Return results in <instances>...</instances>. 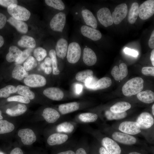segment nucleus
<instances>
[{
    "label": "nucleus",
    "mask_w": 154,
    "mask_h": 154,
    "mask_svg": "<svg viewBox=\"0 0 154 154\" xmlns=\"http://www.w3.org/2000/svg\"><path fill=\"white\" fill-rule=\"evenodd\" d=\"M143 80L140 77H136L129 80L122 87L123 94L127 97L137 94L143 90Z\"/></svg>",
    "instance_id": "1"
},
{
    "label": "nucleus",
    "mask_w": 154,
    "mask_h": 154,
    "mask_svg": "<svg viewBox=\"0 0 154 154\" xmlns=\"http://www.w3.org/2000/svg\"><path fill=\"white\" fill-rule=\"evenodd\" d=\"M7 11L12 17L23 21L29 19L31 15L26 8L16 4L10 5L7 8Z\"/></svg>",
    "instance_id": "2"
},
{
    "label": "nucleus",
    "mask_w": 154,
    "mask_h": 154,
    "mask_svg": "<svg viewBox=\"0 0 154 154\" xmlns=\"http://www.w3.org/2000/svg\"><path fill=\"white\" fill-rule=\"evenodd\" d=\"M81 52V47L78 43L76 42L70 43L68 46L66 54L68 62L71 64L77 62L80 57Z\"/></svg>",
    "instance_id": "3"
},
{
    "label": "nucleus",
    "mask_w": 154,
    "mask_h": 154,
    "mask_svg": "<svg viewBox=\"0 0 154 154\" xmlns=\"http://www.w3.org/2000/svg\"><path fill=\"white\" fill-rule=\"evenodd\" d=\"M154 14V0L146 1L139 7L138 15L141 19H147L151 17Z\"/></svg>",
    "instance_id": "4"
},
{
    "label": "nucleus",
    "mask_w": 154,
    "mask_h": 154,
    "mask_svg": "<svg viewBox=\"0 0 154 154\" xmlns=\"http://www.w3.org/2000/svg\"><path fill=\"white\" fill-rule=\"evenodd\" d=\"M66 23L65 14L60 12L56 14L51 20L50 25L51 29L57 32H62Z\"/></svg>",
    "instance_id": "5"
},
{
    "label": "nucleus",
    "mask_w": 154,
    "mask_h": 154,
    "mask_svg": "<svg viewBox=\"0 0 154 154\" xmlns=\"http://www.w3.org/2000/svg\"><path fill=\"white\" fill-rule=\"evenodd\" d=\"M139 124L134 121H126L119 125V130L123 133L131 135L137 134L141 132Z\"/></svg>",
    "instance_id": "6"
},
{
    "label": "nucleus",
    "mask_w": 154,
    "mask_h": 154,
    "mask_svg": "<svg viewBox=\"0 0 154 154\" xmlns=\"http://www.w3.org/2000/svg\"><path fill=\"white\" fill-rule=\"evenodd\" d=\"M24 83L31 87H39L44 86L46 83L45 78L43 76L36 74L29 75L24 80Z\"/></svg>",
    "instance_id": "7"
},
{
    "label": "nucleus",
    "mask_w": 154,
    "mask_h": 154,
    "mask_svg": "<svg viewBox=\"0 0 154 154\" xmlns=\"http://www.w3.org/2000/svg\"><path fill=\"white\" fill-rule=\"evenodd\" d=\"M98 21L105 27L112 25L113 23L112 15L109 9L106 7L100 9L97 13Z\"/></svg>",
    "instance_id": "8"
},
{
    "label": "nucleus",
    "mask_w": 154,
    "mask_h": 154,
    "mask_svg": "<svg viewBox=\"0 0 154 154\" xmlns=\"http://www.w3.org/2000/svg\"><path fill=\"white\" fill-rule=\"evenodd\" d=\"M127 12V7L125 3H122L117 6L112 15L114 23L116 25L119 24L125 17Z\"/></svg>",
    "instance_id": "9"
},
{
    "label": "nucleus",
    "mask_w": 154,
    "mask_h": 154,
    "mask_svg": "<svg viewBox=\"0 0 154 154\" xmlns=\"http://www.w3.org/2000/svg\"><path fill=\"white\" fill-rule=\"evenodd\" d=\"M102 144L110 154H121V147L112 139L107 137H104L102 140Z\"/></svg>",
    "instance_id": "10"
},
{
    "label": "nucleus",
    "mask_w": 154,
    "mask_h": 154,
    "mask_svg": "<svg viewBox=\"0 0 154 154\" xmlns=\"http://www.w3.org/2000/svg\"><path fill=\"white\" fill-rule=\"evenodd\" d=\"M18 135L21 138L23 143L25 145H30L36 140V137L34 131L29 128L19 130Z\"/></svg>",
    "instance_id": "11"
},
{
    "label": "nucleus",
    "mask_w": 154,
    "mask_h": 154,
    "mask_svg": "<svg viewBox=\"0 0 154 154\" xmlns=\"http://www.w3.org/2000/svg\"><path fill=\"white\" fill-rule=\"evenodd\" d=\"M136 122L139 124L141 129H146L150 128L153 125L154 119L150 114L145 112L139 115Z\"/></svg>",
    "instance_id": "12"
},
{
    "label": "nucleus",
    "mask_w": 154,
    "mask_h": 154,
    "mask_svg": "<svg viewBox=\"0 0 154 154\" xmlns=\"http://www.w3.org/2000/svg\"><path fill=\"white\" fill-rule=\"evenodd\" d=\"M112 136L115 141L125 145H133L137 142L135 137L123 133L115 132L113 133Z\"/></svg>",
    "instance_id": "13"
},
{
    "label": "nucleus",
    "mask_w": 154,
    "mask_h": 154,
    "mask_svg": "<svg viewBox=\"0 0 154 154\" xmlns=\"http://www.w3.org/2000/svg\"><path fill=\"white\" fill-rule=\"evenodd\" d=\"M80 31L84 36L94 41L98 40L102 37V34L100 31L87 26H82Z\"/></svg>",
    "instance_id": "14"
},
{
    "label": "nucleus",
    "mask_w": 154,
    "mask_h": 154,
    "mask_svg": "<svg viewBox=\"0 0 154 154\" xmlns=\"http://www.w3.org/2000/svg\"><path fill=\"white\" fill-rule=\"evenodd\" d=\"M111 74L115 80L117 81L122 80L128 74L127 66L124 63H121L119 67L115 66L112 69Z\"/></svg>",
    "instance_id": "15"
},
{
    "label": "nucleus",
    "mask_w": 154,
    "mask_h": 154,
    "mask_svg": "<svg viewBox=\"0 0 154 154\" xmlns=\"http://www.w3.org/2000/svg\"><path fill=\"white\" fill-rule=\"evenodd\" d=\"M43 94L49 98L54 100L59 101L63 98L64 94L60 88L55 87H51L45 89Z\"/></svg>",
    "instance_id": "16"
},
{
    "label": "nucleus",
    "mask_w": 154,
    "mask_h": 154,
    "mask_svg": "<svg viewBox=\"0 0 154 154\" xmlns=\"http://www.w3.org/2000/svg\"><path fill=\"white\" fill-rule=\"evenodd\" d=\"M22 53L23 51L16 46H11L9 47V52L6 56V60L9 62H17L20 59Z\"/></svg>",
    "instance_id": "17"
},
{
    "label": "nucleus",
    "mask_w": 154,
    "mask_h": 154,
    "mask_svg": "<svg viewBox=\"0 0 154 154\" xmlns=\"http://www.w3.org/2000/svg\"><path fill=\"white\" fill-rule=\"evenodd\" d=\"M42 115L44 119L50 123L55 122L60 116L59 113L57 110L50 108H45L43 111Z\"/></svg>",
    "instance_id": "18"
},
{
    "label": "nucleus",
    "mask_w": 154,
    "mask_h": 154,
    "mask_svg": "<svg viewBox=\"0 0 154 154\" xmlns=\"http://www.w3.org/2000/svg\"><path fill=\"white\" fill-rule=\"evenodd\" d=\"M83 60L87 65L92 66L96 63L97 57L94 52L91 49L85 47L83 50Z\"/></svg>",
    "instance_id": "19"
},
{
    "label": "nucleus",
    "mask_w": 154,
    "mask_h": 154,
    "mask_svg": "<svg viewBox=\"0 0 154 154\" xmlns=\"http://www.w3.org/2000/svg\"><path fill=\"white\" fill-rule=\"evenodd\" d=\"M68 136L66 134L59 133L53 134L47 139L48 144L51 146L62 144L68 139Z\"/></svg>",
    "instance_id": "20"
},
{
    "label": "nucleus",
    "mask_w": 154,
    "mask_h": 154,
    "mask_svg": "<svg viewBox=\"0 0 154 154\" xmlns=\"http://www.w3.org/2000/svg\"><path fill=\"white\" fill-rule=\"evenodd\" d=\"M68 48L67 40L63 38L59 39L56 46V54L58 57L63 59L66 56Z\"/></svg>",
    "instance_id": "21"
},
{
    "label": "nucleus",
    "mask_w": 154,
    "mask_h": 154,
    "mask_svg": "<svg viewBox=\"0 0 154 154\" xmlns=\"http://www.w3.org/2000/svg\"><path fill=\"white\" fill-rule=\"evenodd\" d=\"M81 13L84 20L87 25L95 29L97 28V20L91 11L87 9H84L82 11Z\"/></svg>",
    "instance_id": "22"
},
{
    "label": "nucleus",
    "mask_w": 154,
    "mask_h": 154,
    "mask_svg": "<svg viewBox=\"0 0 154 154\" xmlns=\"http://www.w3.org/2000/svg\"><path fill=\"white\" fill-rule=\"evenodd\" d=\"M7 21L14 27L19 32L23 34H25L27 33L28 26L27 23L23 21L11 17L7 20Z\"/></svg>",
    "instance_id": "23"
},
{
    "label": "nucleus",
    "mask_w": 154,
    "mask_h": 154,
    "mask_svg": "<svg viewBox=\"0 0 154 154\" xmlns=\"http://www.w3.org/2000/svg\"><path fill=\"white\" fill-rule=\"evenodd\" d=\"M79 106L78 103L71 102L60 104L58 106V110L62 114H66L78 110Z\"/></svg>",
    "instance_id": "24"
},
{
    "label": "nucleus",
    "mask_w": 154,
    "mask_h": 154,
    "mask_svg": "<svg viewBox=\"0 0 154 154\" xmlns=\"http://www.w3.org/2000/svg\"><path fill=\"white\" fill-rule=\"evenodd\" d=\"M138 99L147 104H150L154 101V93L151 90H147L141 91L137 94Z\"/></svg>",
    "instance_id": "25"
},
{
    "label": "nucleus",
    "mask_w": 154,
    "mask_h": 154,
    "mask_svg": "<svg viewBox=\"0 0 154 154\" xmlns=\"http://www.w3.org/2000/svg\"><path fill=\"white\" fill-rule=\"evenodd\" d=\"M17 44L22 47L33 48L35 46L36 42L33 37L25 35L22 36L18 41Z\"/></svg>",
    "instance_id": "26"
},
{
    "label": "nucleus",
    "mask_w": 154,
    "mask_h": 154,
    "mask_svg": "<svg viewBox=\"0 0 154 154\" xmlns=\"http://www.w3.org/2000/svg\"><path fill=\"white\" fill-rule=\"evenodd\" d=\"M27 109V108L25 105L19 104L13 107L7 109L6 110V113L10 116H16L24 114Z\"/></svg>",
    "instance_id": "27"
},
{
    "label": "nucleus",
    "mask_w": 154,
    "mask_h": 154,
    "mask_svg": "<svg viewBox=\"0 0 154 154\" xmlns=\"http://www.w3.org/2000/svg\"><path fill=\"white\" fill-rule=\"evenodd\" d=\"M28 73L22 66L17 65L14 68L12 73V77L16 80H21L28 75Z\"/></svg>",
    "instance_id": "28"
},
{
    "label": "nucleus",
    "mask_w": 154,
    "mask_h": 154,
    "mask_svg": "<svg viewBox=\"0 0 154 154\" xmlns=\"http://www.w3.org/2000/svg\"><path fill=\"white\" fill-rule=\"evenodd\" d=\"M131 107L130 103L125 102L116 103L110 108V111L114 113H120L125 112Z\"/></svg>",
    "instance_id": "29"
},
{
    "label": "nucleus",
    "mask_w": 154,
    "mask_h": 154,
    "mask_svg": "<svg viewBox=\"0 0 154 154\" xmlns=\"http://www.w3.org/2000/svg\"><path fill=\"white\" fill-rule=\"evenodd\" d=\"M111 79L108 77H104L98 80L92 90H96L107 88L112 84Z\"/></svg>",
    "instance_id": "30"
},
{
    "label": "nucleus",
    "mask_w": 154,
    "mask_h": 154,
    "mask_svg": "<svg viewBox=\"0 0 154 154\" xmlns=\"http://www.w3.org/2000/svg\"><path fill=\"white\" fill-rule=\"evenodd\" d=\"M139 5L137 2L132 3L128 14V20L131 24H133L136 21L138 15Z\"/></svg>",
    "instance_id": "31"
},
{
    "label": "nucleus",
    "mask_w": 154,
    "mask_h": 154,
    "mask_svg": "<svg viewBox=\"0 0 154 154\" xmlns=\"http://www.w3.org/2000/svg\"><path fill=\"white\" fill-rule=\"evenodd\" d=\"M16 89L19 94L27 97L30 100L33 99L35 97V94L30 90L28 86L19 85L17 87Z\"/></svg>",
    "instance_id": "32"
},
{
    "label": "nucleus",
    "mask_w": 154,
    "mask_h": 154,
    "mask_svg": "<svg viewBox=\"0 0 154 154\" xmlns=\"http://www.w3.org/2000/svg\"><path fill=\"white\" fill-rule=\"evenodd\" d=\"M93 72L90 69H87L78 72L75 76L76 79L78 81L84 83L87 79L93 76Z\"/></svg>",
    "instance_id": "33"
},
{
    "label": "nucleus",
    "mask_w": 154,
    "mask_h": 154,
    "mask_svg": "<svg viewBox=\"0 0 154 154\" xmlns=\"http://www.w3.org/2000/svg\"><path fill=\"white\" fill-rule=\"evenodd\" d=\"M98 118V116L96 114L90 112L82 113L78 116L79 120L84 123L94 122L97 120Z\"/></svg>",
    "instance_id": "34"
},
{
    "label": "nucleus",
    "mask_w": 154,
    "mask_h": 154,
    "mask_svg": "<svg viewBox=\"0 0 154 154\" xmlns=\"http://www.w3.org/2000/svg\"><path fill=\"white\" fill-rule=\"evenodd\" d=\"M15 128L14 125L6 120H0V134L8 133Z\"/></svg>",
    "instance_id": "35"
},
{
    "label": "nucleus",
    "mask_w": 154,
    "mask_h": 154,
    "mask_svg": "<svg viewBox=\"0 0 154 154\" xmlns=\"http://www.w3.org/2000/svg\"><path fill=\"white\" fill-rule=\"evenodd\" d=\"M74 129V127L72 124L66 121L58 125L56 127V130L59 132L69 133H71Z\"/></svg>",
    "instance_id": "36"
},
{
    "label": "nucleus",
    "mask_w": 154,
    "mask_h": 154,
    "mask_svg": "<svg viewBox=\"0 0 154 154\" xmlns=\"http://www.w3.org/2000/svg\"><path fill=\"white\" fill-rule=\"evenodd\" d=\"M49 53L52 62L53 74L55 75H58L60 72L58 67V62L56 51L54 49H51L50 50Z\"/></svg>",
    "instance_id": "37"
},
{
    "label": "nucleus",
    "mask_w": 154,
    "mask_h": 154,
    "mask_svg": "<svg viewBox=\"0 0 154 154\" xmlns=\"http://www.w3.org/2000/svg\"><path fill=\"white\" fill-rule=\"evenodd\" d=\"M17 92L16 88L11 85H7L0 89V98L8 97L11 94Z\"/></svg>",
    "instance_id": "38"
},
{
    "label": "nucleus",
    "mask_w": 154,
    "mask_h": 154,
    "mask_svg": "<svg viewBox=\"0 0 154 154\" xmlns=\"http://www.w3.org/2000/svg\"><path fill=\"white\" fill-rule=\"evenodd\" d=\"M107 119L109 120H117L123 119L127 115L126 112L120 113H114L110 110H107L105 112Z\"/></svg>",
    "instance_id": "39"
},
{
    "label": "nucleus",
    "mask_w": 154,
    "mask_h": 154,
    "mask_svg": "<svg viewBox=\"0 0 154 154\" xmlns=\"http://www.w3.org/2000/svg\"><path fill=\"white\" fill-rule=\"evenodd\" d=\"M44 1L48 5L59 10L64 9L65 5L61 0H45Z\"/></svg>",
    "instance_id": "40"
},
{
    "label": "nucleus",
    "mask_w": 154,
    "mask_h": 154,
    "mask_svg": "<svg viewBox=\"0 0 154 154\" xmlns=\"http://www.w3.org/2000/svg\"><path fill=\"white\" fill-rule=\"evenodd\" d=\"M37 65L36 60L33 56H30L23 63V67L27 71L32 70Z\"/></svg>",
    "instance_id": "41"
},
{
    "label": "nucleus",
    "mask_w": 154,
    "mask_h": 154,
    "mask_svg": "<svg viewBox=\"0 0 154 154\" xmlns=\"http://www.w3.org/2000/svg\"><path fill=\"white\" fill-rule=\"evenodd\" d=\"M33 54L36 60L39 61L43 60L46 56L47 52L45 49L38 47L34 50Z\"/></svg>",
    "instance_id": "42"
},
{
    "label": "nucleus",
    "mask_w": 154,
    "mask_h": 154,
    "mask_svg": "<svg viewBox=\"0 0 154 154\" xmlns=\"http://www.w3.org/2000/svg\"><path fill=\"white\" fill-rule=\"evenodd\" d=\"M8 102L15 101L25 104H29L30 102V100L28 98L21 95H16L8 98L7 99Z\"/></svg>",
    "instance_id": "43"
},
{
    "label": "nucleus",
    "mask_w": 154,
    "mask_h": 154,
    "mask_svg": "<svg viewBox=\"0 0 154 154\" xmlns=\"http://www.w3.org/2000/svg\"><path fill=\"white\" fill-rule=\"evenodd\" d=\"M33 48H28L23 51L21 56L18 62H16L17 65H19L23 63L30 56L33 51Z\"/></svg>",
    "instance_id": "44"
},
{
    "label": "nucleus",
    "mask_w": 154,
    "mask_h": 154,
    "mask_svg": "<svg viewBox=\"0 0 154 154\" xmlns=\"http://www.w3.org/2000/svg\"><path fill=\"white\" fill-rule=\"evenodd\" d=\"M98 80L94 76L89 78L87 79L85 82V86L88 88L92 90Z\"/></svg>",
    "instance_id": "45"
},
{
    "label": "nucleus",
    "mask_w": 154,
    "mask_h": 154,
    "mask_svg": "<svg viewBox=\"0 0 154 154\" xmlns=\"http://www.w3.org/2000/svg\"><path fill=\"white\" fill-rule=\"evenodd\" d=\"M141 72L143 75L146 76H154V67H145L141 69Z\"/></svg>",
    "instance_id": "46"
},
{
    "label": "nucleus",
    "mask_w": 154,
    "mask_h": 154,
    "mask_svg": "<svg viewBox=\"0 0 154 154\" xmlns=\"http://www.w3.org/2000/svg\"><path fill=\"white\" fill-rule=\"evenodd\" d=\"M18 1L15 0H0V5L7 7L13 4H17Z\"/></svg>",
    "instance_id": "47"
},
{
    "label": "nucleus",
    "mask_w": 154,
    "mask_h": 154,
    "mask_svg": "<svg viewBox=\"0 0 154 154\" xmlns=\"http://www.w3.org/2000/svg\"><path fill=\"white\" fill-rule=\"evenodd\" d=\"M7 21L6 16L2 13L0 12V30L3 29Z\"/></svg>",
    "instance_id": "48"
},
{
    "label": "nucleus",
    "mask_w": 154,
    "mask_h": 154,
    "mask_svg": "<svg viewBox=\"0 0 154 154\" xmlns=\"http://www.w3.org/2000/svg\"><path fill=\"white\" fill-rule=\"evenodd\" d=\"M124 51L126 54L133 57H136L138 54L137 52L136 51L128 48H125L124 49Z\"/></svg>",
    "instance_id": "49"
},
{
    "label": "nucleus",
    "mask_w": 154,
    "mask_h": 154,
    "mask_svg": "<svg viewBox=\"0 0 154 154\" xmlns=\"http://www.w3.org/2000/svg\"><path fill=\"white\" fill-rule=\"evenodd\" d=\"M148 45L149 47L153 49L154 48V30L151 33L150 38L148 41Z\"/></svg>",
    "instance_id": "50"
},
{
    "label": "nucleus",
    "mask_w": 154,
    "mask_h": 154,
    "mask_svg": "<svg viewBox=\"0 0 154 154\" xmlns=\"http://www.w3.org/2000/svg\"><path fill=\"white\" fill-rule=\"evenodd\" d=\"M10 154H23V153L20 148L16 147L11 151Z\"/></svg>",
    "instance_id": "51"
},
{
    "label": "nucleus",
    "mask_w": 154,
    "mask_h": 154,
    "mask_svg": "<svg viewBox=\"0 0 154 154\" xmlns=\"http://www.w3.org/2000/svg\"><path fill=\"white\" fill-rule=\"evenodd\" d=\"M82 89V86L79 84H76L75 86L76 93L78 94H80L81 92Z\"/></svg>",
    "instance_id": "52"
},
{
    "label": "nucleus",
    "mask_w": 154,
    "mask_h": 154,
    "mask_svg": "<svg viewBox=\"0 0 154 154\" xmlns=\"http://www.w3.org/2000/svg\"><path fill=\"white\" fill-rule=\"evenodd\" d=\"M75 154H88L86 150L83 148L77 149L75 152Z\"/></svg>",
    "instance_id": "53"
},
{
    "label": "nucleus",
    "mask_w": 154,
    "mask_h": 154,
    "mask_svg": "<svg viewBox=\"0 0 154 154\" xmlns=\"http://www.w3.org/2000/svg\"><path fill=\"white\" fill-rule=\"evenodd\" d=\"M56 154H75V152L72 150L61 151Z\"/></svg>",
    "instance_id": "54"
},
{
    "label": "nucleus",
    "mask_w": 154,
    "mask_h": 154,
    "mask_svg": "<svg viewBox=\"0 0 154 154\" xmlns=\"http://www.w3.org/2000/svg\"><path fill=\"white\" fill-rule=\"evenodd\" d=\"M98 151L99 154H110L103 146L99 148Z\"/></svg>",
    "instance_id": "55"
},
{
    "label": "nucleus",
    "mask_w": 154,
    "mask_h": 154,
    "mask_svg": "<svg viewBox=\"0 0 154 154\" xmlns=\"http://www.w3.org/2000/svg\"><path fill=\"white\" fill-rule=\"evenodd\" d=\"M44 63L48 66H50L52 65V62L50 58L48 57L45 58Z\"/></svg>",
    "instance_id": "56"
},
{
    "label": "nucleus",
    "mask_w": 154,
    "mask_h": 154,
    "mask_svg": "<svg viewBox=\"0 0 154 154\" xmlns=\"http://www.w3.org/2000/svg\"><path fill=\"white\" fill-rule=\"evenodd\" d=\"M45 73L47 74H50L52 72V68L50 66H47L45 68L44 70Z\"/></svg>",
    "instance_id": "57"
},
{
    "label": "nucleus",
    "mask_w": 154,
    "mask_h": 154,
    "mask_svg": "<svg viewBox=\"0 0 154 154\" xmlns=\"http://www.w3.org/2000/svg\"><path fill=\"white\" fill-rule=\"evenodd\" d=\"M150 60L151 61L152 64L153 66H154V49L152 50L150 56Z\"/></svg>",
    "instance_id": "58"
},
{
    "label": "nucleus",
    "mask_w": 154,
    "mask_h": 154,
    "mask_svg": "<svg viewBox=\"0 0 154 154\" xmlns=\"http://www.w3.org/2000/svg\"><path fill=\"white\" fill-rule=\"evenodd\" d=\"M5 40L3 36L0 35V48L4 44Z\"/></svg>",
    "instance_id": "59"
},
{
    "label": "nucleus",
    "mask_w": 154,
    "mask_h": 154,
    "mask_svg": "<svg viewBox=\"0 0 154 154\" xmlns=\"http://www.w3.org/2000/svg\"><path fill=\"white\" fill-rule=\"evenodd\" d=\"M127 154H143L142 153L136 151H132L128 153Z\"/></svg>",
    "instance_id": "60"
},
{
    "label": "nucleus",
    "mask_w": 154,
    "mask_h": 154,
    "mask_svg": "<svg viewBox=\"0 0 154 154\" xmlns=\"http://www.w3.org/2000/svg\"><path fill=\"white\" fill-rule=\"evenodd\" d=\"M45 64L43 62L42 63L40 66V67L43 70H44L46 67Z\"/></svg>",
    "instance_id": "61"
},
{
    "label": "nucleus",
    "mask_w": 154,
    "mask_h": 154,
    "mask_svg": "<svg viewBox=\"0 0 154 154\" xmlns=\"http://www.w3.org/2000/svg\"><path fill=\"white\" fill-rule=\"evenodd\" d=\"M152 114H153V116H154V104H153V106H152Z\"/></svg>",
    "instance_id": "62"
},
{
    "label": "nucleus",
    "mask_w": 154,
    "mask_h": 154,
    "mask_svg": "<svg viewBox=\"0 0 154 154\" xmlns=\"http://www.w3.org/2000/svg\"><path fill=\"white\" fill-rule=\"evenodd\" d=\"M3 118V117L2 116L1 112L0 110V120L2 119Z\"/></svg>",
    "instance_id": "63"
},
{
    "label": "nucleus",
    "mask_w": 154,
    "mask_h": 154,
    "mask_svg": "<svg viewBox=\"0 0 154 154\" xmlns=\"http://www.w3.org/2000/svg\"><path fill=\"white\" fill-rule=\"evenodd\" d=\"M0 154H3L2 153H0Z\"/></svg>",
    "instance_id": "64"
}]
</instances>
